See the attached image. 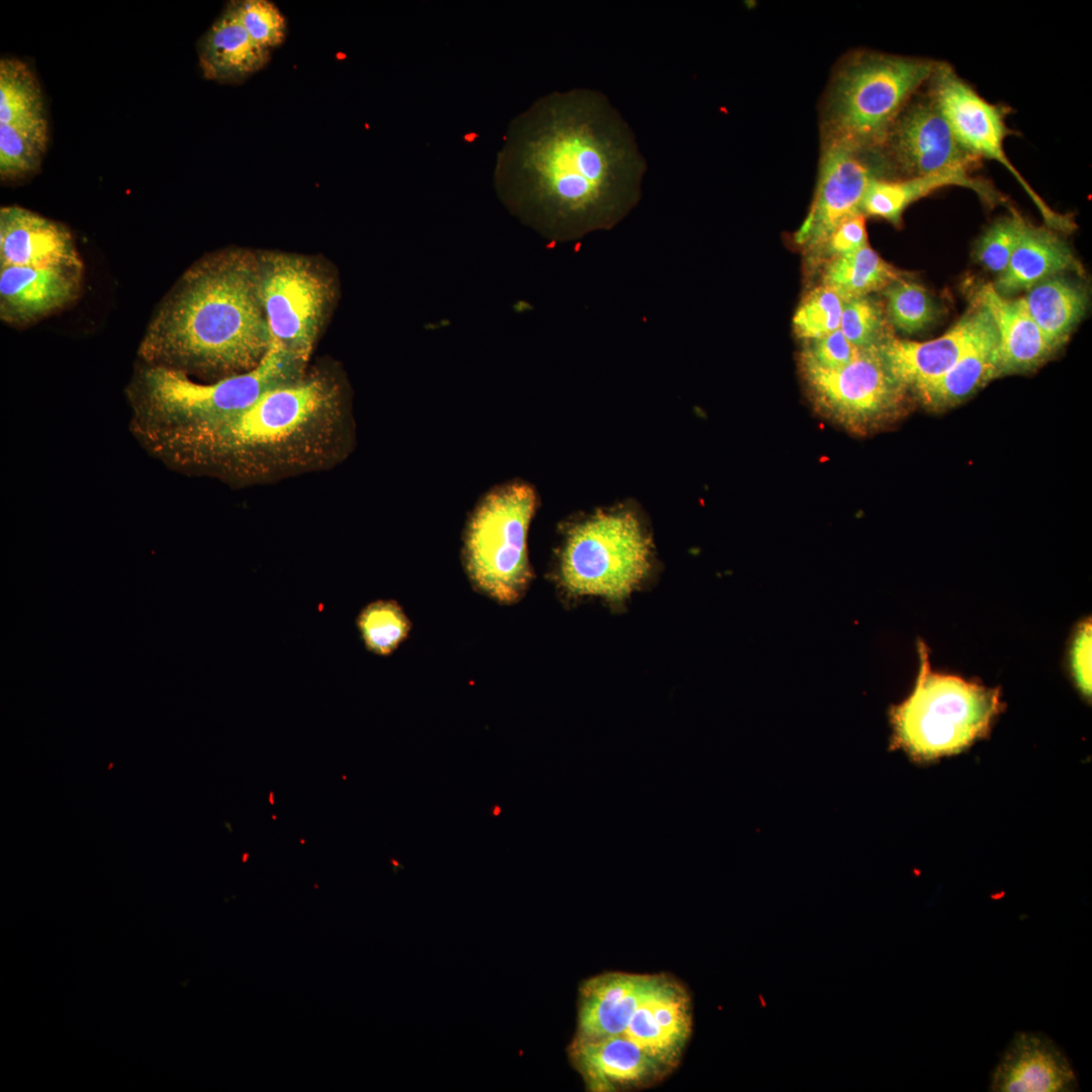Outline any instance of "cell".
I'll list each match as a JSON object with an SVG mask.
<instances>
[{"label": "cell", "mask_w": 1092, "mask_h": 1092, "mask_svg": "<svg viewBox=\"0 0 1092 1092\" xmlns=\"http://www.w3.org/2000/svg\"><path fill=\"white\" fill-rule=\"evenodd\" d=\"M646 162L620 112L603 93L546 94L514 117L493 170L495 192L549 243L609 231L641 196Z\"/></svg>", "instance_id": "cell-1"}, {"label": "cell", "mask_w": 1092, "mask_h": 1092, "mask_svg": "<svg viewBox=\"0 0 1092 1092\" xmlns=\"http://www.w3.org/2000/svg\"><path fill=\"white\" fill-rule=\"evenodd\" d=\"M271 343L257 252L226 248L193 263L154 311L139 361L215 380L254 369Z\"/></svg>", "instance_id": "cell-2"}, {"label": "cell", "mask_w": 1092, "mask_h": 1092, "mask_svg": "<svg viewBox=\"0 0 1092 1092\" xmlns=\"http://www.w3.org/2000/svg\"><path fill=\"white\" fill-rule=\"evenodd\" d=\"M340 404L335 381L302 375L267 390L240 412L131 434L169 467L232 477L315 452L332 434Z\"/></svg>", "instance_id": "cell-3"}, {"label": "cell", "mask_w": 1092, "mask_h": 1092, "mask_svg": "<svg viewBox=\"0 0 1092 1092\" xmlns=\"http://www.w3.org/2000/svg\"><path fill=\"white\" fill-rule=\"evenodd\" d=\"M936 62L858 50L836 65L820 110L821 143L880 152L900 112Z\"/></svg>", "instance_id": "cell-4"}, {"label": "cell", "mask_w": 1092, "mask_h": 1092, "mask_svg": "<svg viewBox=\"0 0 1092 1092\" xmlns=\"http://www.w3.org/2000/svg\"><path fill=\"white\" fill-rule=\"evenodd\" d=\"M304 367L274 341L254 369L205 383L184 372L139 361L125 388L129 430L188 424L240 412L267 390L304 375Z\"/></svg>", "instance_id": "cell-5"}, {"label": "cell", "mask_w": 1092, "mask_h": 1092, "mask_svg": "<svg viewBox=\"0 0 1092 1092\" xmlns=\"http://www.w3.org/2000/svg\"><path fill=\"white\" fill-rule=\"evenodd\" d=\"M910 697L891 711L894 743L930 759L953 754L984 736L999 713L998 690L931 671L925 647Z\"/></svg>", "instance_id": "cell-6"}, {"label": "cell", "mask_w": 1092, "mask_h": 1092, "mask_svg": "<svg viewBox=\"0 0 1092 1092\" xmlns=\"http://www.w3.org/2000/svg\"><path fill=\"white\" fill-rule=\"evenodd\" d=\"M536 494L525 483L498 485L470 516L462 559L472 586L502 605L517 603L532 579L527 535Z\"/></svg>", "instance_id": "cell-7"}, {"label": "cell", "mask_w": 1092, "mask_h": 1092, "mask_svg": "<svg viewBox=\"0 0 1092 1092\" xmlns=\"http://www.w3.org/2000/svg\"><path fill=\"white\" fill-rule=\"evenodd\" d=\"M651 548L634 515L599 512L568 531L559 555V586L572 597L622 601L647 575Z\"/></svg>", "instance_id": "cell-8"}, {"label": "cell", "mask_w": 1092, "mask_h": 1092, "mask_svg": "<svg viewBox=\"0 0 1092 1092\" xmlns=\"http://www.w3.org/2000/svg\"><path fill=\"white\" fill-rule=\"evenodd\" d=\"M259 293L271 341L306 364L337 297L336 279L316 260L258 251Z\"/></svg>", "instance_id": "cell-9"}, {"label": "cell", "mask_w": 1092, "mask_h": 1092, "mask_svg": "<svg viewBox=\"0 0 1092 1092\" xmlns=\"http://www.w3.org/2000/svg\"><path fill=\"white\" fill-rule=\"evenodd\" d=\"M799 363L817 410L852 433L880 431L908 412L912 394L890 371L880 349L862 351L839 369Z\"/></svg>", "instance_id": "cell-10"}, {"label": "cell", "mask_w": 1092, "mask_h": 1092, "mask_svg": "<svg viewBox=\"0 0 1092 1092\" xmlns=\"http://www.w3.org/2000/svg\"><path fill=\"white\" fill-rule=\"evenodd\" d=\"M928 85L929 93L961 144L981 160H993L1006 168L1029 195L1050 226L1072 230L1073 221L1052 210L1009 161L1004 150V141L1010 133L1006 124L1008 108L984 99L946 63H936Z\"/></svg>", "instance_id": "cell-11"}, {"label": "cell", "mask_w": 1092, "mask_h": 1092, "mask_svg": "<svg viewBox=\"0 0 1092 1092\" xmlns=\"http://www.w3.org/2000/svg\"><path fill=\"white\" fill-rule=\"evenodd\" d=\"M882 152H863L834 143H821L818 179L807 215L794 242L816 252L846 219L862 214L866 191L875 178H889Z\"/></svg>", "instance_id": "cell-12"}, {"label": "cell", "mask_w": 1092, "mask_h": 1092, "mask_svg": "<svg viewBox=\"0 0 1092 1092\" xmlns=\"http://www.w3.org/2000/svg\"><path fill=\"white\" fill-rule=\"evenodd\" d=\"M881 152L888 173L900 174L898 178L971 174L981 163L958 140L928 90L916 94L903 108Z\"/></svg>", "instance_id": "cell-13"}, {"label": "cell", "mask_w": 1092, "mask_h": 1092, "mask_svg": "<svg viewBox=\"0 0 1092 1092\" xmlns=\"http://www.w3.org/2000/svg\"><path fill=\"white\" fill-rule=\"evenodd\" d=\"M987 310L975 305L942 336L924 342L893 337L880 352L893 375L911 394L948 371L991 328Z\"/></svg>", "instance_id": "cell-14"}, {"label": "cell", "mask_w": 1092, "mask_h": 1092, "mask_svg": "<svg viewBox=\"0 0 1092 1092\" xmlns=\"http://www.w3.org/2000/svg\"><path fill=\"white\" fill-rule=\"evenodd\" d=\"M692 1032V1004L686 988L654 975L623 1033L668 1070L676 1065Z\"/></svg>", "instance_id": "cell-15"}, {"label": "cell", "mask_w": 1092, "mask_h": 1092, "mask_svg": "<svg viewBox=\"0 0 1092 1092\" xmlns=\"http://www.w3.org/2000/svg\"><path fill=\"white\" fill-rule=\"evenodd\" d=\"M83 266L0 268V318L25 327L73 303L81 292Z\"/></svg>", "instance_id": "cell-16"}, {"label": "cell", "mask_w": 1092, "mask_h": 1092, "mask_svg": "<svg viewBox=\"0 0 1092 1092\" xmlns=\"http://www.w3.org/2000/svg\"><path fill=\"white\" fill-rule=\"evenodd\" d=\"M83 266L69 229L17 205L0 209V268Z\"/></svg>", "instance_id": "cell-17"}, {"label": "cell", "mask_w": 1092, "mask_h": 1092, "mask_svg": "<svg viewBox=\"0 0 1092 1092\" xmlns=\"http://www.w3.org/2000/svg\"><path fill=\"white\" fill-rule=\"evenodd\" d=\"M1078 1088L1075 1072L1063 1052L1040 1032L1019 1031L1003 1053L991 1076L993 1092H1071Z\"/></svg>", "instance_id": "cell-18"}, {"label": "cell", "mask_w": 1092, "mask_h": 1092, "mask_svg": "<svg viewBox=\"0 0 1092 1092\" xmlns=\"http://www.w3.org/2000/svg\"><path fill=\"white\" fill-rule=\"evenodd\" d=\"M569 1050L576 1070L594 1092L645 1086L669 1071L623 1034L575 1036Z\"/></svg>", "instance_id": "cell-19"}, {"label": "cell", "mask_w": 1092, "mask_h": 1092, "mask_svg": "<svg viewBox=\"0 0 1092 1092\" xmlns=\"http://www.w3.org/2000/svg\"><path fill=\"white\" fill-rule=\"evenodd\" d=\"M975 301L990 315L995 327L998 377L1034 371L1057 351L1029 315L1021 297L999 294L992 283L979 287Z\"/></svg>", "instance_id": "cell-20"}, {"label": "cell", "mask_w": 1092, "mask_h": 1092, "mask_svg": "<svg viewBox=\"0 0 1092 1092\" xmlns=\"http://www.w3.org/2000/svg\"><path fill=\"white\" fill-rule=\"evenodd\" d=\"M654 975L607 973L585 981L579 990L576 1036L600 1038L623 1034Z\"/></svg>", "instance_id": "cell-21"}, {"label": "cell", "mask_w": 1092, "mask_h": 1092, "mask_svg": "<svg viewBox=\"0 0 1092 1092\" xmlns=\"http://www.w3.org/2000/svg\"><path fill=\"white\" fill-rule=\"evenodd\" d=\"M204 78L222 84H241L262 70L270 51L255 42L226 8L197 44Z\"/></svg>", "instance_id": "cell-22"}, {"label": "cell", "mask_w": 1092, "mask_h": 1092, "mask_svg": "<svg viewBox=\"0 0 1092 1092\" xmlns=\"http://www.w3.org/2000/svg\"><path fill=\"white\" fill-rule=\"evenodd\" d=\"M1066 271L1081 272L1069 246L1054 231L1027 222L1007 267L992 285L1009 296Z\"/></svg>", "instance_id": "cell-23"}, {"label": "cell", "mask_w": 1092, "mask_h": 1092, "mask_svg": "<svg viewBox=\"0 0 1092 1092\" xmlns=\"http://www.w3.org/2000/svg\"><path fill=\"white\" fill-rule=\"evenodd\" d=\"M963 186L975 191L984 202L994 204L1001 196L989 183L968 173L942 172L908 178H875L862 199V214L900 225L905 209L931 192L946 186Z\"/></svg>", "instance_id": "cell-24"}, {"label": "cell", "mask_w": 1092, "mask_h": 1092, "mask_svg": "<svg viewBox=\"0 0 1092 1092\" xmlns=\"http://www.w3.org/2000/svg\"><path fill=\"white\" fill-rule=\"evenodd\" d=\"M993 323V322H992ZM998 338L994 325L948 371L921 386L913 396L928 411L946 412L998 378Z\"/></svg>", "instance_id": "cell-25"}, {"label": "cell", "mask_w": 1092, "mask_h": 1092, "mask_svg": "<svg viewBox=\"0 0 1092 1092\" xmlns=\"http://www.w3.org/2000/svg\"><path fill=\"white\" fill-rule=\"evenodd\" d=\"M1021 299L1056 351L1068 341L1088 305L1086 289L1059 275L1035 284Z\"/></svg>", "instance_id": "cell-26"}, {"label": "cell", "mask_w": 1092, "mask_h": 1092, "mask_svg": "<svg viewBox=\"0 0 1092 1092\" xmlns=\"http://www.w3.org/2000/svg\"><path fill=\"white\" fill-rule=\"evenodd\" d=\"M904 272L886 262L870 245L826 262L821 285L835 291L843 300L869 296L884 290Z\"/></svg>", "instance_id": "cell-27"}, {"label": "cell", "mask_w": 1092, "mask_h": 1092, "mask_svg": "<svg viewBox=\"0 0 1092 1092\" xmlns=\"http://www.w3.org/2000/svg\"><path fill=\"white\" fill-rule=\"evenodd\" d=\"M49 142L47 118L0 123V177L2 181L23 179L39 168Z\"/></svg>", "instance_id": "cell-28"}, {"label": "cell", "mask_w": 1092, "mask_h": 1092, "mask_svg": "<svg viewBox=\"0 0 1092 1092\" xmlns=\"http://www.w3.org/2000/svg\"><path fill=\"white\" fill-rule=\"evenodd\" d=\"M47 118L40 86L21 60L0 61V123L29 122Z\"/></svg>", "instance_id": "cell-29"}, {"label": "cell", "mask_w": 1092, "mask_h": 1092, "mask_svg": "<svg viewBox=\"0 0 1092 1092\" xmlns=\"http://www.w3.org/2000/svg\"><path fill=\"white\" fill-rule=\"evenodd\" d=\"M883 293L891 327L905 335L925 331L940 314V308L928 290L906 276L892 282Z\"/></svg>", "instance_id": "cell-30"}, {"label": "cell", "mask_w": 1092, "mask_h": 1092, "mask_svg": "<svg viewBox=\"0 0 1092 1092\" xmlns=\"http://www.w3.org/2000/svg\"><path fill=\"white\" fill-rule=\"evenodd\" d=\"M356 627L369 652L388 656L408 637L412 622L396 601L376 600L359 612Z\"/></svg>", "instance_id": "cell-31"}, {"label": "cell", "mask_w": 1092, "mask_h": 1092, "mask_svg": "<svg viewBox=\"0 0 1092 1092\" xmlns=\"http://www.w3.org/2000/svg\"><path fill=\"white\" fill-rule=\"evenodd\" d=\"M839 329L861 351L879 349L894 337L885 307L870 295L844 300Z\"/></svg>", "instance_id": "cell-32"}, {"label": "cell", "mask_w": 1092, "mask_h": 1092, "mask_svg": "<svg viewBox=\"0 0 1092 1092\" xmlns=\"http://www.w3.org/2000/svg\"><path fill=\"white\" fill-rule=\"evenodd\" d=\"M843 302L835 291L824 285L814 288L795 311L794 333L809 342L839 330Z\"/></svg>", "instance_id": "cell-33"}, {"label": "cell", "mask_w": 1092, "mask_h": 1092, "mask_svg": "<svg viewBox=\"0 0 1092 1092\" xmlns=\"http://www.w3.org/2000/svg\"><path fill=\"white\" fill-rule=\"evenodd\" d=\"M225 8L233 13L251 38L262 48L280 47L287 34V23L279 8L268 0H233Z\"/></svg>", "instance_id": "cell-34"}, {"label": "cell", "mask_w": 1092, "mask_h": 1092, "mask_svg": "<svg viewBox=\"0 0 1092 1092\" xmlns=\"http://www.w3.org/2000/svg\"><path fill=\"white\" fill-rule=\"evenodd\" d=\"M1027 222L1014 211L990 225L978 240L974 257L987 270L1002 273Z\"/></svg>", "instance_id": "cell-35"}, {"label": "cell", "mask_w": 1092, "mask_h": 1092, "mask_svg": "<svg viewBox=\"0 0 1092 1092\" xmlns=\"http://www.w3.org/2000/svg\"><path fill=\"white\" fill-rule=\"evenodd\" d=\"M861 352L846 339L839 329L822 338L809 341L808 346L800 354V360L833 370L848 365Z\"/></svg>", "instance_id": "cell-36"}, {"label": "cell", "mask_w": 1092, "mask_h": 1092, "mask_svg": "<svg viewBox=\"0 0 1092 1092\" xmlns=\"http://www.w3.org/2000/svg\"><path fill=\"white\" fill-rule=\"evenodd\" d=\"M868 243L866 216L858 214L840 223L815 252L827 261L857 251Z\"/></svg>", "instance_id": "cell-37"}, {"label": "cell", "mask_w": 1092, "mask_h": 1092, "mask_svg": "<svg viewBox=\"0 0 1092 1092\" xmlns=\"http://www.w3.org/2000/svg\"><path fill=\"white\" fill-rule=\"evenodd\" d=\"M1072 663L1076 679L1086 693L1091 692V624L1084 623L1077 633L1072 650Z\"/></svg>", "instance_id": "cell-38"}]
</instances>
